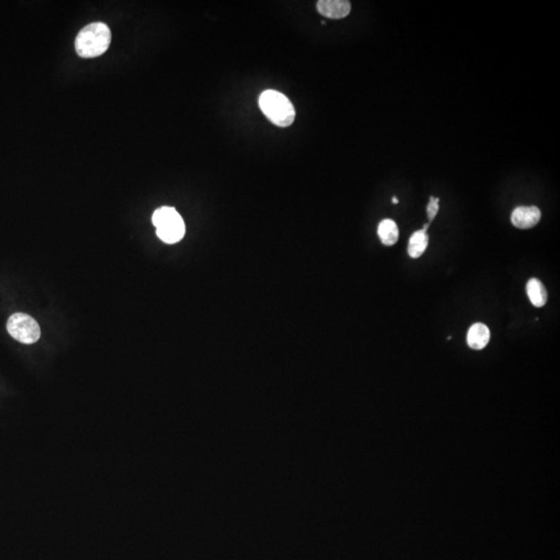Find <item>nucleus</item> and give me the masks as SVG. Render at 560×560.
Here are the masks:
<instances>
[{"label":"nucleus","instance_id":"6","mask_svg":"<svg viewBox=\"0 0 560 560\" xmlns=\"http://www.w3.org/2000/svg\"><path fill=\"white\" fill-rule=\"evenodd\" d=\"M317 8L320 14L327 18L342 19L350 14L351 3L347 0H320Z\"/></svg>","mask_w":560,"mask_h":560},{"label":"nucleus","instance_id":"1","mask_svg":"<svg viewBox=\"0 0 560 560\" xmlns=\"http://www.w3.org/2000/svg\"><path fill=\"white\" fill-rule=\"evenodd\" d=\"M112 43V31L102 22H94L85 26L77 35L75 49L83 58H94L107 51Z\"/></svg>","mask_w":560,"mask_h":560},{"label":"nucleus","instance_id":"3","mask_svg":"<svg viewBox=\"0 0 560 560\" xmlns=\"http://www.w3.org/2000/svg\"><path fill=\"white\" fill-rule=\"evenodd\" d=\"M159 239L167 244L181 241L185 235V223L181 215L173 207H162L155 211L152 217Z\"/></svg>","mask_w":560,"mask_h":560},{"label":"nucleus","instance_id":"13","mask_svg":"<svg viewBox=\"0 0 560 560\" xmlns=\"http://www.w3.org/2000/svg\"><path fill=\"white\" fill-rule=\"evenodd\" d=\"M428 223H426V225H423V227H422V229H423L424 231H428Z\"/></svg>","mask_w":560,"mask_h":560},{"label":"nucleus","instance_id":"12","mask_svg":"<svg viewBox=\"0 0 560 560\" xmlns=\"http://www.w3.org/2000/svg\"><path fill=\"white\" fill-rule=\"evenodd\" d=\"M392 202H394V204H399V198L394 196V198H392Z\"/></svg>","mask_w":560,"mask_h":560},{"label":"nucleus","instance_id":"9","mask_svg":"<svg viewBox=\"0 0 560 560\" xmlns=\"http://www.w3.org/2000/svg\"><path fill=\"white\" fill-rule=\"evenodd\" d=\"M378 235L384 245L392 246L398 242L400 231L392 219H384L378 227Z\"/></svg>","mask_w":560,"mask_h":560},{"label":"nucleus","instance_id":"7","mask_svg":"<svg viewBox=\"0 0 560 560\" xmlns=\"http://www.w3.org/2000/svg\"><path fill=\"white\" fill-rule=\"evenodd\" d=\"M490 329L484 324L476 323L470 327L467 334L468 346L473 350H482L490 342Z\"/></svg>","mask_w":560,"mask_h":560},{"label":"nucleus","instance_id":"2","mask_svg":"<svg viewBox=\"0 0 560 560\" xmlns=\"http://www.w3.org/2000/svg\"><path fill=\"white\" fill-rule=\"evenodd\" d=\"M259 104L263 114L277 127L286 128L294 122L296 116L294 106L283 94L273 89L265 91L261 95Z\"/></svg>","mask_w":560,"mask_h":560},{"label":"nucleus","instance_id":"5","mask_svg":"<svg viewBox=\"0 0 560 560\" xmlns=\"http://www.w3.org/2000/svg\"><path fill=\"white\" fill-rule=\"evenodd\" d=\"M542 218V212L536 206L518 207L511 213V220L514 227L528 229L536 227Z\"/></svg>","mask_w":560,"mask_h":560},{"label":"nucleus","instance_id":"11","mask_svg":"<svg viewBox=\"0 0 560 560\" xmlns=\"http://www.w3.org/2000/svg\"><path fill=\"white\" fill-rule=\"evenodd\" d=\"M439 202L440 200L437 198H434V196H430V202H428V208H426V211H428V220L432 222L434 220L435 217L437 216V213L439 211Z\"/></svg>","mask_w":560,"mask_h":560},{"label":"nucleus","instance_id":"8","mask_svg":"<svg viewBox=\"0 0 560 560\" xmlns=\"http://www.w3.org/2000/svg\"><path fill=\"white\" fill-rule=\"evenodd\" d=\"M528 298L534 306L543 307L548 301V292L542 281L536 279H530L526 286Z\"/></svg>","mask_w":560,"mask_h":560},{"label":"nucleus","instance_id":"10","mask_svg":"<svg viewBox=\"0 0 560 560\" xmlns=\"http://www.w3.org/2000/svg\"><path fill=\"white\" fill-rule=\"evenodd\" d=\"M428 245V236L423 229L415 231L409 240L408 254L412 259H419L426 252Z\"/></svg>","mask_w":560,"mask_h":560},{"label":"nucleus","instance_id":"4","mask_svg":"<svg viewBox=\"0 0 560 560\" xmlns=\"http://www.w3.org/2000/svg\"><path fill=\"white\" fill-rule=\"evenodd\" d=\"M8 333L21 344H31L41 338L39 324L26 313H17L8 317L6 323Z\"/></svg>","mask_w":560,"mask_h":560}]
</instances>
